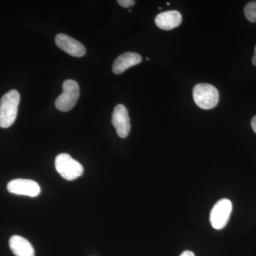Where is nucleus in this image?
Returning a JSON list of instances; mask_svg holds the SVG:
<instances>
[{
    "label": "nucleus",
    "instance_id": "nucleus-1",
    "mask_svg": "<svg viewBox=\"0 0 256 256\" xmlns=\"http://www.w3.org/2000/svg\"><path fill=\"white\" fill-rule=\"evenodd\" d=\"M20 92L12 90L5 94L0 100V127L8 128L12 126L18 116Z\"/></svg>",
    "mask_w": 256,
    "mask_h": 256
},
{
    "label": "nucleus",
    "instance_id": "nucleus-2",
    "mask_svg": "<svg viewBox=\"0 0 256 256\" xmlns=\"http://www.w3.org/2000/svg\"><path fill=\"white\" fill-rule=\"evenodd\" d=\"M193 98L200 108L210 110L218 104L220 94L216 88L208 84H198L193 88Z\"/></svg>",
    "mask_w": 256,
    "mask_h": 256
},
{
    "label": "nucleus",
    "instance_id": "nucleus-3",
    "mask_svg": "<svg viewBox=\"0 0 256 256\" xmlns=\"http://www.w3.org/2000/svg\"><path fill=\"white\" fill-rule=\"evenodd\" d=\"M55 166L60 176L68 181L80 178L84 173L82 165L66 153H62L56 156Z\"/></svg>",
    "mask_w": 256,
    "mask_h": 256
},
{
    "label": "nucleus",
    "instance_id": "nucleus-4",
    "mask_svg": "<svg viewBox=\"0 0 256 256\" xmlns=\"http://www.w3.org/2000/svg\"><path fill=\"white\" fill-rule=\"evenodd\" d=\"M79 96L80 89L78 82L70 79L65 80L63 84V92L56 100V108L62 112L70 110L76 104Z\"/></svg>",
    "mask_w": 256,
    "mask_h": 256
},
{
    "label": "nucleus",
    "instance_id": "nucleus-5",
    "mask_svg": "<svg viewBox=\"0 0 256 256\" xmlns=\"http://www.w3.org/2000/svg\"><path fill=\"white\" fill-rule=\"evenodd\" d=\"M232 212V203L228 198H222L215 204L210 213L212 227L220 230L226 226Z\"/></svg>",
    "mask_w": 256,
    "mask_h": 256
},
{
    "label": "nucleus",
    "instance_id": "nucleus-6",
    "mask_svg": "<svg viewBox=\"0 0 256 256\" xmlns=\"http://www.w3.org/2000/svg\"><path fill=\"white\" fill-rule=\"evenodd\" d=\"M8 190L14 194L31 197H36L41 193V188L36 182L24 178L12 180L8 183Z\"/></svg>",
    "mask_w": 256,
    "mask_h": 256
},
{
    "label": "nucleus",
    "instance_id": "nucleus-7",
    "mask_svg": "<svg viewBox=\"0 0 256 256\" xmlns=\"http://www.w3.org/2000/svg\"><path fill=\"white\" fill-rule=\"evenodd\" d=\"M112 124L120 138L128 137L130 131V120L127 108L122 104L116 106L112 114Z\"/></svg>",
    "mask_w": 256,
    "mask_h": 256
},
{
    "label": "nucleus",
    "instance_id": "nucleus-8",
    "mask_svg": "<svg viewBox=\"0 0 256 256\" xmlns=\"http://www.w3.org/2000/svg\"><path fill=\"white\" fill-rule=\"evenodd\" d=\"M55 42L58 48L72 56L82 57L86 54L85 46L68 35L58 34L56 36Z\"/></svg>",
    "mask_w": 256,
    "mask_h": 256
},
{
    "label": "nucleus",
    "instance_id": "nucleus-9",
    "mask_svg": "<svg viewBox=\"0 0 256 256\" xmlns=\"http://www.w3.org/2000/svg\"><path fill=\"white\" fill-rule=\"evenodd\" d=\"M156 24L160 28L166 31L178 28L182 22V14L176 10L160 13L156 18Z\"/></svg>",
    "mask_w": 256,
    "mask_h": 256
},
{
    "label": "nucleus",
    "instance_id": "nucleus-10",
    "mask_svg": "<svg viewBox=\"0 0 256 256\" xmlns=\"http://www.w3.org/2000/svg\"><path fill=\"white\" fill-rule=\"evenodd\" d=\"M142 62L140 55L134 52H127L119 56L114 60L112 65V72L116 74H120L127 69L138 65Z\"/></svg>",
    "mask_w": 256,
    "mask_h": 256
},
{
    "label": "nucleus",
    "instance_id": "nucleus-11",
    "mask_svg": "<svg viewBox=\"0 0 256 256\" xmlns=\"http://www.w3.org/2000/svg\"><path fill=\"white\" fill-rule=\"evenodd\" d=\"M9 245L12 252L16 256H34L33 246L26 238L20 236H12L10 239Z\"/></svg>",
    "mask_w": 256,
    "mask_h": 256
},
{
    "label": "nucleus",
    "instance_id": "nucleus-12",
    "mask_svg": "<svg viewBox=\"0 0 256 256\" xmlns=\"http://www.w3.org/2000/svg\"><path fill=\"white\" fill-rule=\"evenodd\" d=\"M244 14L250 22H256V1L249 2L244 8Z\"/></svg>",
    "mask_w": 256,
    "mask_h": 256
},
{
    "label": "nucleus",
    "instance_id": "nucleus-13",
    "mask_svg": "<svg viewBox=\"0 0 256 256\" xmlns=\"http://www.w3.org/2000/svg\"><path fill=\"white\" fill-rule=\"evenodd\" d=\"M118 3L122 8H129L136 4V1L134 0H118Z\"/></svg>",
    "mask_w": 256,
    "mask_h": 256
},
{
    "label": "nucleus",
    "instance_id": "nucleus-14",
    "mask_svg": "<svg viewBox=\"0 0 256 256\" xmlns=\"http://www.w3.org/2000/svg\"><path fill=\"white\" fill-rule=\"evenodd\" d=\"M180 256H195V255L193 252H190V250H185Z\"/></svg>",
    "mask_w": 256,
    "mask_h": 256
},
{
    "label": "nucleus",
    "instance_id": "nucleus-15",
    "mask_svg": "<svg viewBox=\"0 0 256 256\" xmlns=\"http://www.w3.org/2000/svg\"><path fill=\"white\" fill-rule=\"evenodd\" d=\"M252 127L254 130V132L256 133V116L252 118Z\"/></svg>",
    "mask_w": 256,
    "mask_h": 256
},
{
    "label": "nucleus",
    "instance_id": "nucleus-16",
    "mask_svg": "<svg viewBox=\"0 0 256 256\" xmlns=\"http://www.w3.org/2000/svg\"><path fill=\"white\" fill-rule=\"evenodd\" d=\"M252 64L256 66V46L255 47V50H254V56L252 58Z\"/></svg>",
    "mask_w": 256,
    "mask_h": 256
}]
</instances>
